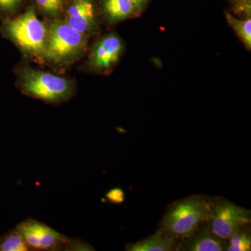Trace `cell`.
Listing matches in <instances>:
<instances>
[{"instance_id":"7c38bea8","label":"cell","mask_w":251,"mask_h":251,"mask_svg":"<svg viewBox=\"0 0 251 251\" xmlns=\"http://www.w3.org/2000/svg\"><path fill=\"white\" fill-rule=\"evenodd\" d=\"M226 18L229 25L235 31L237 35L244 42V45L247 49L251 50V19L247 18L246 20L238 19L234 17L229 13H226Z\"/></svg>"},{"instance_id":"ac0fdd59","label":"cell","mask_w":251,"mask_h":251,"mask_svg":"<svg viewBox=\"0 0 251 251\" xmlns=\"http://www.w3.org/2000/svg\"><path fill=\"white\" fill-rule=\"evenodd\" d=\"M132 2L134 4L135 9H140L148 0H131Z\"/></svg>"},{"instance_id":"4fadbf2b","label":"cell","mask_w":251,"mask_h":251,"mask_svg":"<svg viewBox=\"0 0 251 251\" xmlns=\"http://www.w3.org/2000/svg\"><path fill=\"white\" fill-rule=\"evenodd\" d=\"M29 248L16 228L0 237V251H29Z\"/></svg>"},{"instance_id":"2e32d148","label":"cell","mask_w":251,"mask_h":251,"mask_svg":"<svg viewBox=\"0 0 251 251\" xmlns=\"http://www.w3.org/2000/svg\"><path fill=\"white\" fill-rule=\"evenodd\" d=\"M105 198L114 204H121L125 202V191L120 188H114L105 193Z\"/></svg>"},{"instance_id":"9c48e42d","label":"cell","mask_w":251,"mask_h":251,"mask_svg":"<svg viewBox=\"0 0 251 251\" xmlns=\"http://www.w3.org/2000/svg\"><path fill=\"white\" fill-rule=\"evenodd\" d=\"M94 5L91 0H74L67 12V23L82 34L93 25Z\"/></svg>"},{"instance_id":"7a4b0ae2","label":"cell","mask_w":251,"mask_h":251,"mask_svg":"<svg viewBox=\"0 0 251 251\" xmlns=\"http://www.w3.org/2000/svg\"><path fill=\"white\" fill-rule=\"evenodd\" d=\"M29 251H94L90 244L80 239H72L52 227L31 218L16 227Z\"/></svg>"},{"instance_id":"9a60e30c","label":"cell","mask_w":251,"mask_h":251,"mask_svg":"<svg viewBox=\"0 0 251 251\" xmlns=\"http://www.w3.org/2000/svg\"><path fill=\"white\" fill-rule=\"evenodd\" d=\"M37 4L48 14L56 15L62 9L64 0H35Z\"/></svg>"},{"instance_id":"8fae6325","label":"cell","mask_w":251,"mask_h":251,"mask_svg":"<svg viewBox=\"0 0 251 251\" xmlns=\"http://www.w3.org/2000/svg\"><path fill=\"white\" fill-rule=\"evenodd\" d=\"M105 9L112 19L121 20L131 16L135 8L131 0H105Z\"/></svg>"},{"instance_id":"277c9868","label":"cell","mask_w":251,"mask_h":251,"mask_svg":"<svg viewBox=\"0 0 251 251\" xmlns=\"http://www.w3.org/2000/svg\"><path fill=\"white\" fill-rule=\"evenodd\" d=\"M251 211L223 198H210L208 224L221 239L228 240L239 229L249 226Z\"/></svg>"},{"instance_id":"30bf717a","label":"cell","mask_w":251,"mask_h":251,"mask_svg":"<svg viewBox=\"0 0 251 251\" xmlns=\"http://www.w3.org/2000/svg\"><path fill=\"white\" fill-rule=\"evenodd\" d=\"M128 251H178V242L174 238L157 232L156 234L126 247Z\"/></svg>"},{"instance_id":"d6986e66","label":"cell","mask_w":251,"mask_h":251,"mask_svg":"<svg viewBox=\"0 0 251 251\" xmlns=\"http://www.w3.org/2000/svg\"><path fill=\"white\" fill-rule=\"evenodd\" d=\"M235 1H237V2L246 3L248 2L249 1H250V0H235Z\"/></svg>"},{"instance_id":"8992f818","label":"cell","mask_w":251,"mask_h":251,"mask_svg":"<svg viewBox=\"0 0 251 251\" xmlns=\"http://www.w3.org/2000/svg\"><path fill=\"white\" fill-rule=\"evenodd\" d=\"M83 46V34L67 23L56 22L47 31L44 53L51 60L62 62L76 55Z\"/></svg>"},{"instance_id":"6da1fadb","label":"cell","mask_w":251,"mask_h":251,"mask_svg":"<svg viewBox=\"0 0 251 251\" xmlns=\"http://www.w3.org/2000/svg\"><path fill=\"white\" fill-rule=\"evenodd\" d=\"M210 198L202 195L191 196L172 204L161 220L158 232L176 240L189 237L208 222Z\"/></svg>"},{"instance_id":"e0dca14e","label":"cell","mask_w":251,"mask_h":251,"mask_svg":"<svg viewBox=\"0 0 251 251\" xmlns=\"http://www.w3.org/2000/svg\"><path fill=\"white\" fill-rule=\"evenodd\" d=\"M19 3L20 0H0V11L5 14L12 12Z\"/></svg>"},{"instance_id":"ba28073f","label":"cell","mask_w":251,"mask_h":251,"mask_svg":"<svg viewBox=\"0 0 251 251\" xmlns=\"http://www.w3.org/2000/svg\"><path fill=\"white\" fill-rule=\"evenodd\" d=\"M122 51V41L118 36H106L94 47L92 55V65L95 69L100 70L109 69L119 60Z\"/></svg>"},{"instance_id":"5bb4252c","label":"cell","mask_w":251,"mask_h":251,"mask_svg":"<svg viewBox=\"0 0 251 251\" xmlns=\"http://www.w3.org/2000/svg\"><path fill=\"white\" fill-rule=\"evenodd\" d=\"M248 226L239 229L228 239L227 251H250L251 236Z\"/></svg>"},{"instance_id":"5b68a950","label":"cell","mask_w":251,"mask_h":251,"mask_svg":"<svg viewBox=\"0 0 251 251\" xmlns=\"http://www.w3.org/2000/svg\"><path fill=\"white\" fill-rule=\"evenodd\" d=\"M21 86L25 93L48 103H60L70 97L72 86L64 77L50 73L26 70Z\"/></svg>"},{"instance_id":"52a82bcc","label":"cell","mask_w":251,"mask_h":251,"mask_svg":"<svg viewBox=\"0 0 251 251\" xmlns=\"http://www.w3.org/2000/svg\"><path fill=\"white\" fill-rule=\"evenodd\" d=\"M227 240L218 237L206 222L189 237L180 240L178 242V251H223L227 250Z\"/></svg>"},{"instance_id":"3957f363","label":"cell","mask_w":251,"mask_h":251,"mask_svg":"<svg viewBox=\"0 0 251 251\" xmlns=\"http://www.w3.org/2000/svg\"><path fill=\"white\" fill-rule=\"evenodd\" d=\"M0 31L27 52H44L48 30L32 9L14 19L5 21Z\"/></svg>"}]
</instances>
